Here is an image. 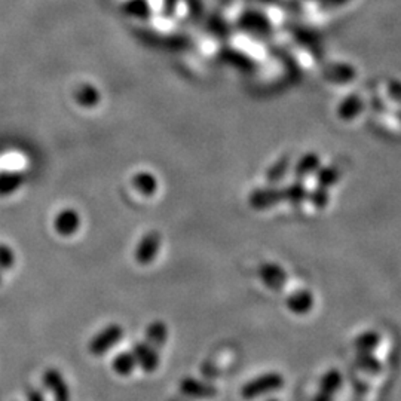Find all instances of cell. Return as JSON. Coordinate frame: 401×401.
I'll return each instance as SVG.
<instances>
[{
    "label": "cell",
    "mask_w": 401,
    "mask_h": 401,
    "mask_svg": "<svg viewBox=\"0 0 401 401\" xmlns=\"http://www.w3.org/2000/svg\"><path fill=\"white\" fill-rule=\"evenodd\" d=\"M284 387V378H282L277 371H271V373H265L262 376H257L256 379H251L242 387L241 395L246 400H254L263 397L271 393H275Z\"/></svg>",
    "instance_id": "obj_1"
},
{
    "label": "cell",
    "mask_w": 401,
    "mask_h": 401,
    "mask_svg": "<svg viewBox=\"0 0 401 401\" xmlns=\"http://www.w3.org/2000/svg\"><path fill=\"white\" fill-rule=\"evenodd\" d=\"M124 338V329L119 324H110L95 335L90 342V352L92 355H104L117 342Z\"/></svg>",
    "instance_id": "obj_2"
},
{
    "label": "cell",
    "mask_w": 401,
    "mask_h": 401,
    "mask_svg": "<svg viewBox=\"0 0 401 401\" xmlns=\"http://www.w3.org/2000/svg\"><path fill=\"white\" fill-rule=\"evenodd\" d=\"M281 201H284L282 189H278L275 186H266V188L254 189L248 197L250 207L259 211L275 207V205L280 204Z\"/></svg>",
    "instance_id": "obj_3"
},
{
    "label": "cell",
    "mask_w": 401,
    "mask_h": 401,
    "mask_svg": "<svg viewBox=\"0 0 401 401\" xmlns=\"http://www.w3.org/2000/svg\"><path fill=\"white\" fill-rule=\"evenodd\" d=\"M161 233L158 232H149L141 238L139 247L135 250V259L141 265H149L158 256L161 250Z\"/></svg>",
    "instance_id": "obj_4"
},
{
    "label": "cell",
    "mask_w": 401,
    "mask_h": 401,
    "mask_svg": "<svg viewBox=\"0 0 401 401\" xmlns=\"http://www.w3.org/2000/svg\"><path fill=\"white\" fill-rule=\"evenodd\" d=\"M133 354L135 357L137 366H140L146 373H153L159 367L158 349L150 346L148 342H137L133 346Z\"/></svg>",
    "instance_id": "obj_5"
},
{
    "label": "cell",
    "mask_w": 401,
    "mask_h": 401,
    "mask_svg": "<svg viewBox=\"0 0 401 401\" xmlns=\"http://www.w3.org/2000/svg\"><path fill=\"white\" fill-rule=\"evenodd\" d=\"M259 277L263 284L273 291H281L287 282V275L277 263H263L259 268Z\"/></svg>",
    "instance_id": "obj_6"
},
{
    "label": "cell",
    "mask_w": 401,
    "mask_h": 401,
    "mask_svg": "<svg viewBox=\"0 0 401 401\" xmlns=\"http://www.w3.org/2000/svg\"><path fill=\"white\" fill-rule=\"evenodd\" d=\"M180 391L184 395L201 400H208L217 395V389L213 385L193 378H184L180 382Z\"/></svg>",
    "instance_id": "obj_7"
},
{
    "label": "cell",
    "mask_w": 401,
    "mask_h": 401,
    "mask_svg": "<svg viewBox=\"0 0 401 401\" xmlns=\"http://www.w3.org/2000/svg\"><path fill=\"white\" fill-rule=\"evenodd\" d=\"M43 382L46 388L54 393L55 401H70V389H68L66 379L57 369L46 370Z\"/></svg>",
    "instance_id": "obj_8"
},
{
    "label": "cell",
    "mask_w": 401,
    "mask_h": 401,
    "mask_svg": "<svg viewBox=\"0 0 401 401\" xmlns=\"http://www.w3.org/2000/svg\"><path fill=\"white\" fill-rule=\"evenodd\" d=\"M81 228V216L79 213L72 208L63 210L55 219V229L63 237H70Z\"/></svg>",
    "instance_id": "obj_9"
},
{
    "label": "cell",
    "mask_w": 401,
    "mask_h": 401,
    "mask_svg": "<svg viewBox=\"0 0 401 401\" xmlns=\"http://www.w3.org/2000/svg\"><path fill=\"white\" fill-rule=\"evenodd\" d=\"M287 306L295 314H306L314 306V296L306 290H299L288 296Z\"/></svg>",
    "instance_id": "obj_10"
},
{
    "label": "cell",
    "mask_w": 401,
    "mask_h": 401,
    "mask_svg": "<svg viewBox=\"0 0 401 401\" xmlns=\"http://www.w3.org/2000/svg\"><path fill=\"white\" fill-rule=\"evenodd\" d=\"M168 339V329L164 321H153L146 330V342L155 349H161Z\"/></svg>",
    "instance_id": "obj_11"
},
{
    "label": "cell",
    "mask_w": 401,
    "mask_h": 401,
    "mask_svg": "<svg viewBox=\"0 0 401 401\" xmlns=\"http://www.w3.org/2000/svg\"><path fill=\"white\" fill-rule=\"evenodd\" d=\"M75 100L84 107H94L100 103V92L90 84H82L75 91Z\"/></svg>",
    "instance_id": "obj_12"
},
{
    "label": "cell",
    "mask_w": 401,
    "mask_h": 401,
    "mask_svg": "<svg viewBox=\"0 0 401 401\" xmlns=\"http://www.w3.org/2000/svg\"><path fill=\"white\" fill-rule=\"evenodd\" d=\"M133 184L137 190L144 195V197H152L156 189H158V182H156L155 175L150 173L135 174L133 179Z\"/></svg>",
    "instance_id": "obj_13"
},
{
    "label": "cell",
    "mask_w": 401,
    "mask_h": 401,
    "mask_svg": "<svg viewBox=\"0 0 401 401\" xmlns=\"http://www.w3.org/2000/svg\"><path fill=\"white\" fill-rule=\"evenodd\" d=\"M112 366L119 376H130L137 366V361L133 352H121L115 357Z\"/></svg>",
    "instance_id": "obj_14"
},
{
    "label": "cell",
    "mask_w": 401,
    "mask_h": 401,
    "mask_svg": "<svg viewBox=\"0 0 401 401\" xmlns=\"http://www.w3.org/2000/svg\"><path fill=\"white\" fill-rule=\"evenodd\" d=\"M342 384V376L338 370H330L327 373L321 378L320 382V393L327 394L333 397V394L340 388Z\"/></svg>",
    "instance_id": "obj_15"
},
{
    "label": "cell",
    "mask_w": 401,
    "mask_h": 401,
    "mask_svg": "<svg viewBox=\"0 0 401 401\" xmlns=\"http://www.w3.org/2000/svg\"><path fill=\"white\" fill-rule=\"evenodd\" d=\"M290 168V158L288 156H282L281 159H278L275 164L271 165V168L266 173V180L269 184H275L284 179V175L287 174Z\"/></svg>",
    "instance_id": "obj_16"
},
{
    "label": "cell",
    "mask_w": 401,
    "mask_h": 401,
    "mask_svg": "<svg viewBox=\"0 0 401 401\" xmlns=\"http://www.w3.org/2000/svg\"><path fill=\"white\" fill-rule=\"evenodd\" d=\"M318 165H320V158L315 155V153H309V155H305L303 158L297 162L296 165V168H295V174H296V177H306V175L312 174L314 171H317L318 168Z\"/></svg>",
    "instance_id": "obj_17"
},
{
    "label": "cell",
    "mask_w": 401,
    "mask_h": 401,
    "mask_svg": "<svg viewBox=\"0 0 401 401\" xmlns=\"http://www.w3.org/2000/svg\"><path fill=\"white\" fill-rule=\"evenodd\" d=\"M282 197H284V201H288L291 204H299L306 199L308 192L302 183H293L282 189Z\"/></svg>",
    "instance_id": "obj_18"
},
{
    "label": "cell",
    "mask_w": 401,
    "mask_h": 401,
    "mask_svg": "<svg viewBox=\"0 0 401 401\" xmlns=\"http://www.w3.org/2000/svg\"><path fill=\"white\" fill-rule=\"evenodd\" d=\"M336 179H338V174L331 168H324L318 173V184L322 186V188H327V186L333 184Z\"/></svg>",
    "instance_id": "obj_19"
},
{
    "label": "cell",
    "mask_w": 401,
    "mask_h": 401,
    "mask_svg": "<svg viewBox=\"0 0 401 401\" xmlns=\"http://www.w3.org/2000/svg\"><path fill=\"white\" fill-rule=\"evenodd\" d=\"M309 198L315 207L322 208V207H326V204H327V192L326 189H317L309 195Z\"/></svg>",
    "instance_id": "obj_20"
},
{
    "label": "cell",
    "mask_w": 401,
    "mask_h": 401,
    "mask_svg": "<svg viewBox=\"0 0 401 401\" xmlns=\"http://www.w3.org/2000/svg\"><path fill=\"white\" fill-rule=\"evenodd\" d=\"M28 400H30V401H45L42 394L37 393V391H32L30 395H28Z\"/></svg>",
    "instance_id": "obj_21"
},
{
    "label": "cell",
    "mask_w": 401,
    "mask_h": 401,
    "mask_svg": "<svg viewBox=\"0 0 401 401\" xmlns=\"http://www.w3.org/2000/svg\"><path fill=\"white\" fill-rule=\"evenodd\" d=\"M266 401H280V400H277V398H269V400H266Z\"/></svg>",
    "instance_id": "obj_22"
}]
</instances>
